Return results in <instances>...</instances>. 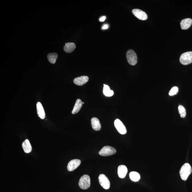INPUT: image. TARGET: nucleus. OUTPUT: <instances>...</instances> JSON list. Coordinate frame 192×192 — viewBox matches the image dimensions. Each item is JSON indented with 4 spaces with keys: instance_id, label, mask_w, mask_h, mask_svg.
I'll return each mask as SVG.
<instances>
[{
    "instance_id": "obj_1",
    "label": "nucleus",
    "mask_w": 192,
    "mask_h": 192,
    "mask_svg": "<svg viewBox=\"0 0 192 192\" xmlns=\"http://www.w3.org/2000/svg\"><path fill=\"white\" fill-rule=\"evenodd\" d=\"M192 169L189 164L186 163L184 164L181 167L180 171V177L183 180H186L191 174Z\"/></svg>"
},
{
    "instance_id": "obj_2",
    "label": "nucleus",
    "mask_w": 192,
    "mask_h": 192,
    "mask_svg": "<svg viewBox=\"0 0 192 192\" xmlns=\"http://www.w3.org/2000/svg\"><path fill=\"white\" fill-rule=\"evenodd\" d=\"M79 185L80 188L83 190L88 189L90 186V177L87 175L82 176L80 178L79 182Z\"/></svg>"
},
{
    "instance_id": "obj_3",
    "label": "nucleus",
    "mask_w": 192,
    "mask_h": 192,
    "mask_svg": "<svg viewBox=\"0 0 192 192\" xmlns=\"http://www.w3.org/2000/svg\"><path fill=\"white\" fill-rule=\"evenodd\" d=\"M181 64L187 65L192 63V51L184 53L182 54L180 58Z\"/></svg>"
},
{
    "instance_id": "obj_4",
    "label": "nucleus",
    "mask_w": 192,
    "mask_h": 192,
    "mask_svg": "<svg viewBox=\"0 0 192 192\" xmlns=\"http://www.w3.org/2000/svg\"><path fill=\"white\" fill-rule=\"evenodd\" d=\"M126 58L127 61L130 65L134 66L137 64V56L133 50H129L127 51Z\"/></svg>"
},
{
    "instance_id": "obj_5",
    "label": "nucleus",
    "mask_w": 192,
    "mask_h": 192,
    "mask_svg": "<svg viewBox=\"0 0 192 192\" xmlns=\"http://www.w3.org/2000/svg\"><path fill=\"white\" fill-rule=\"evenodd\" d=\"M116 152V149L110 146H105L100 151L99 154L102 156H108L115 154Z\"/></svg>"
},
{
    "instance_id": "obj_6",
    "label": "nucleus",
    "mask_w": 192,
    "mask_h": 192,
    "mask_svg": "<svg viewBox=\"0 0 192 192\" xmlns=\"http://www.w3.org/2000/svg\"><path fill=\"white\" fill-rule=\"evenodd\" d=\"M100 184L104 189L107 190L110 188V183L109 179L104 174H101L99 177Z\"/></svg>"
},
{
    "instance_id": "obj_7",
    "label": "nucleus",
    "mask_w": 192,
    "mask_h": 192,
    "mask_svg": "<svg viewBox=\"0 0 192 192\" xmlns=\"http://www.w3.org/2000/svg\"><path fill=\"white\" fill-rule=\"evenodd\" d=\"M114 125L120 134H124L127 133L125 126L119 119H116L114 121Z\"/></svg>"
},
{
    "instance_id": "obj_8",
    "label": "nucleus",
    "mask_w": 192,
    "mask_h": 192,
    "mask_svg": "<svg viewBox=\"0 0 192 192\" xmlns=\"http://www.w3.org/2000/svg\"><path fill=\"white\" fill-rule=\"evenodd\" d=\"M81 161L78 159H74L70 161L67 165V169L69 171H74L80 166Z\"/></svg>"
},
{
    "instance_id": "obj_9",
    "label": "nucleus",
    "mask_w": 192,
    "mask_h": 192,
    "mask_svg": "<svg viewBox=\"0 0 192 192\" xmlns=\"http://www.w3.org/2000/svg\"><path fill=\"white\" fill-rule=\"evenodd\" d=\"M132 13L134 15L139 19L145 20L147 19L148 16L144 11L139 9H134Z\"/></svg>"
},
{
    "instance_id": "obj_10",
    "label": "nucleus",
    "mask_w": 192,
    "mask_h": 192,
    "mask_svg": "<svg viewBox=\"0 0 192 192\" xmlns=\"http://www.w3.org/2000/svg\"><path fill=\"white\" fill-rule=\"evenodd\" d=\"M89 80V78L86 76H82L76 78L74 79L73 82L77 86H82L86 84Z\"/></svg>"
},
{
    "instance_id": "obj_11",
    "label": "nucleus",
    "mask_w": 192,
    "mask_h": 192,
    "mask_svg": "<svg viewBox=\"0 0 192 192\" xmlns=\"http://www.w3.org/2000/svg\"><path fill=\"white\" fill-rule=\"evenodd\" d=\"M37 111L38 116L41 119L45 118V113L42 104L40 102H38L36 104Z\"/></svg>"
},
{
    "instance_id": "obj_12",
    "label": "nucleus",
    "mask_w": 192,
    "mask_h": 192,
    "mask_svg": "<svg viewBox=\"0 0 192 192\" xmlns=\"http://www.w3.org/2000/svg\"><path fill=\"white\" fill-rule=\"evenodd\" d=\"M192 24V20L190 18H187L183 20L180 22V26L182 30H187L189 28Z\"/></svg>"
},
{
    "instance_id": "obj_13",
    "label": "nucleus",
    "mask_w": 192,
    "mask_h": 192,
    "mask_svg": "<svg viewBox=\"0 0 192 192\" xmlns=\"http://www.w3.org/2000/svg\"><path fill=\"white\" fill-rule=\"evenodd\" d=\"M127 169L126 167L124 165H120L118 168V176L121 178H125L127 173Z\"/></svg>"
},
{
    "instance_id": "obj_14",
    "label": "nucleus",
    "mask_w": 192,
    "mask_h": 192,
    "mask_svg": "<svg viewBox=\"0 0 192 192\" xmlns=\"http://www.w3.org/2000/svg\"><path fill=\"white\" fill-rule=\"evenodd\" d=\"M92 128L95 131H98L101 128V124L99 119L96 118H93L91 119Z\"/></svg>"
},
{
    "instance_id": "obj_15",
    "label": "nucleus",
    "mask_w": 192,
    "mask_h": 192,
    "mask_svg": "<svg viewBox=\"0 0 192 192\" xmlns=\"http://www.w3.org/2000/svg\"><path fill=\"white\" fill-rule=\"evenodd\" d=\"M76 48V46L75 43L73 42H69L66 43L64 47V51L67 53H71Z\"/></svg>"
},
{
    "instance_id": "obj_16",
    "label": "nucleus",
    "mask_w": 192,
    "mask_h": 192,
    "mask_svg": "<svg viewBox=\"0 0 192 192\" xmlns=\"http://www.w3.org/2000/svg\"><path fill=\"white\" fill-rule=\"evenodd\" d=\"M22 147L25 152L26 153H29L31 152L32 151V147L30 142L28 140L26 139L23 142L22 144Z\"/></svg>"
},
{
    "instance_id": "obj_17",
    "label": "nucleus",
    "mask_w": 192,
    "mask_h": 192,
    "mask_svg": "<svg viewBox=\"0 0 192 192\" xmlns=\"http://www.w3.org/2000/svg\"><path fill=\"white\" fill-rule=\"evenodd\" d=\"M82 102L81 100L80 99L77 100L72 111V114H77L80 111L82 107Z\"/></svg>"
},
{
    "instance_id": "obj_18",
    "label": "nucleus",
    "mask_w": 192,
    "mask_h": 192,
    "mask_svg": "<svg viewBox=\"0 0 192 192\" xmlns=\"http://www.w3.org/2000/svg\"><path fill=\"white\" fill-rule=\"evenodd\" d=\"M58 56L56 53H52L48 54L47 58L48 61L51 64H54L56 62Z\"/></svg>"
},
{
    "instance_id": "obj_19",
    "label": "nucleus",
    "mask_w": 192,
    "mask_h": 192,
    "mask_svg": "<svg viewBox=\"0 0 192 192\" xmlns=\"http://www.w3.org/2000/svg\"><path fill=\"white\" fill-rule=\"evenodd\" d=\"M103 93L105 96L110 97L113 96L114 92L113 91L111 90L109 86L108 85L104 84Z\"/></svg>"
},
{
    "instance_id": "obj_20",
    "label": "nucleus",
    "mask_w": 192,
    "mask_h": 192,
    "mask_svg": "<svg viewBox=\"0 0 192 192\" xmlns=\"http://www.w3.org/2000/svg\"><path fill=\"white\" fill-rule=\"evenodd\" d=\"M130 177L131 179L134 182L138 181L140 179V174L136 171H132L130 173Z\"/></svg>"
},
{
    "instance_id": "obj_21",
    "label": "nucleus",
    "mask_w": 192,
    "mask_h": 192,
    "mask_svg": "<svg viewBox=\"0 0 192 192\" xmlns=\"http://www.w3.org/2000/svg\"><path fill=\"white\" fill-rule=\"evenodd\" d=\"M179 112L180 117L181 118H185L186 116V110L185 108L182 105H180L178 106Z\"/></svg>"
},
{
    "instance_id": "obj_22",
    "label": "nucleus",
    "mask_w": 192,
    "mask_h": 192,
    "mask_svg": "<svg viewBox=\"0 0 192 192\" xmlns=\"http://www.w3.org/2000/svg\"><path fill=\"white\" fill-rule=\"evenodd\" d=\"M179 91V89L177 86H174L171 89L169 92V94L170 96H174L177 94Z\"/></svg>"
},
{
    "instance_id": "obj_23",
    "label": "nucleus",
    "mask_w": 192,
    "mask_h": 192,
    "mask_svg": "<svg viewBox=\"0 0 192 192\" xmlns=\"http://www.w3.org/2000/svg\"><path fill=\"white\" fill-rule=\"evenodd\" d=\"M105 19H106V17H105V16H103V17L100 19L99 20L101 22H103L105 21Z\"/></svg>"
},
{
    "instance_id": "obj_24",
    "label": "nucleus",
    "mask_w": 192,
    "mask_h": 192,
    "mask_svg": "<svg viewBox=\"0 0 192 192\" xmlns=\"http://www.w3.org/2000/svg\"><path fill=\"white\" fill-rule=\"evenodd\" d=\"M108 25L105 24L102 26V29H106L108 28Z\"/></svg>"
},
{
    "instance_id": "obj_25",
    "label": "nucleus",
    "mask_w": 192,
    "mask_h": 192,
    "mask_svg": "<svg viewBox=\"0 0 192 192\" xmlns=\"http://www.w3.org/2000/svg\"><path fill=\"white\" fill-rule=\"evenodd\" d=\"M84 102H82L83 104H84Z\"/></svg>"
}]
</instances>
